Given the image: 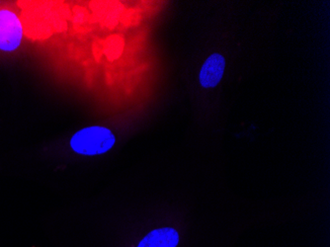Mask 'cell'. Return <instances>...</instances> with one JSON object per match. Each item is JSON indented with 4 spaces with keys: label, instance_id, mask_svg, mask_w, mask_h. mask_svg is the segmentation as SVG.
Returning a JSON list of instances; mask_svg holds the SVG:
<instances>
[{
    "label": "cell",
    "instance_id": "7a4b0ae2",
    "mask_svg": "<svg viewBox=\"0 0 330 247\" xmlns=\"http://www.w3.org/2000/svg\"><path fill=\"white\" fill-rule=\"evenodd\" d=\"M23 38V26L14 12L0 10V50L12 51L20 46Z\"/></svg>",
    "mask_w": 330,
    "mask_h": 247
},
{
    "label": "cell",
    "instance_id": "6da1fadb",
    "mask_svg": "<svg viewBox=\"0 0 330 247\" xmlns=\"http://www.w3.org/2000/svg\"><path fill=\"white\" fill-rule=\"evenodd\" d=\"M116 139L109 129L103 127H89L77 131L70 140L71 148L84 155H96L110 150Z\"/></svg>",
    "mask_w": 330,
    "mask_h": 247
},
{
    "label": "cell",
    "instance_id": "277c9868",
    "mask_svg": "<svg viewBox=\"0 0 330 247\" xmlns=\"http://www.w3.org/2000/svg\"><path fill=\"white\" fill-rule=\"evenodd\" d=\"M179 235L174 228L164 227L154 229L146 234L137 247H176Z\"/></svg>",
    "mask_w": 330,
    "mask_h": 247
},
{
    "label": "cell",
    "instance_id": "3957f363",
    "mask_svg": "<svg viewBox=\"0 0 330 247\" xmlns=\"http://www.w3.org/2000/svg\"><path fill=\"white\" fill-rule=\"evenodd\" d=\"M225 67L224 57L220 54H213L205 61L200 71V82L205 88H212L218 84Z\"/></svg>",
    "mask_w": 330,
    "mask_h": 247
}]
</instances>
